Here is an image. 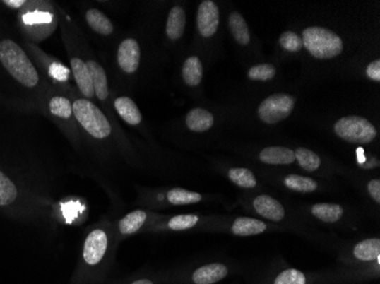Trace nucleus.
Listing matches in <instances>:
<instances>
[{"instance_id":"obj_29","label":"nucleus","mask_w":380,"mask_h":284,"mask_svg":"<svg viewBox=\"0 0 380 284\" xmlns=\"http://www.w3.org/2000/svg\"><path fill=\"white\" fill-rule=\"evenodd\" d=\"M294 153H295L296 162H299V165L304 171L316 172L321 166V158L310 149L299 147Z\"/></svg>"},{"instance_id":"obj_15","label":"nucleus","mask_w":380,"mask_h":284,"mask_svg":"<svg viewBox=\"0 0 380 284\" xmlns=\"http://www.w3.org/2000/svg\"><path fill=\"white\" fill-rule=\"evenodd\" d=\"M268 230V224L263 220L253 218H234L231 224L230 231L232 235L238 237H251L266 232Z\"/></svg>"},{"instance_id":"obj_4","label":"nucleus","mask_w":380,"mask_h":284,"mask_svg":"<svg viewBox=\"0 0 380 284\" xmlns=\"http://www.w3.org/2000/svg\"><path fill=\"white\" fill-rule=\"evenodd\" d=\"M72 108L78 123L93 138L102 140L111 136V123L105 114L91 100L85 98L76 99L72 104Z\"/></svg>"},{"instance_id":"obj_7","label":"nucleus","mask_w":380,"mask_h":284,"mask_svg":"<svg viewBox=\"0 0 380 284\" xmlns=\"http://www.w3.org/2000/svg\"><path fill=\"white\" fill-rule=\"evenodd\" d=\"M230 267L223 263H208L202 265L184 276L186 284H215L228 278Z\"/></svg>"},{"instance_id":"obj_27","label":"nucleus","mask_w":380,"mask_h":284,"mask_svg":"<svg viewBox=\"0 0 380 284\" xmlns=\"http://www.w3.org/2000/svg\"><path fill=\"white\" fill-rule=\"evenodd\" d=\"M18 188L14 181L0 170V207L11 206L18 201Z\"/></svg>"},{"instance_id":"obj_34","label":"nucleus","mask_w":380,"mask_h":284,"mask_svg":"<svg viewBox=\"0 0 380 284\" xmlns=\"http://www.w3.org/2000/svg\"><path fill=\"white\" fill-rule=\"evenodd\" d=\"M49 76L59 82H68L70 78V70L59 63H53L49 66Z\"/></svg>"},{"instance_id":"obj_11","label":"nucleus","mask_w":380,"mask_h":284,"mask_svg":"<svg viewBox=\"0 0 380 284\" xmlns=\"http://www.w3.org/2000/svg\"><path fill=\"white\" fill-rule=\"evenodd\" d=\"M70 63L71 70L73 72L76 85L79 88L80 93L88 100L94 98V85H93V78H91L87 61L79 59V57H73V59H71Z\"/></svg>"},{"instance_id":"obj_31","label":"nucleus","mask_w":380,"mask_h":284,"mask_svg":"<svg viewBox=\"0 0 380 284\" xmlns=\"http://www.w3.org/2000/svg\"><path fill=\"white\" fill-rule=\"evenodd\" d=\"M50 113L54 117L61 119H70L73 115V108L70 99L63 96H55L50 99L49 105Z\"/></svg>"},{"instance_id":"obj_1","label":"nucleus","mask_w":380,"mask_h":284,"mask_svg":"<svg viewBox=\"0 0 380 284\" xmlns=\"http://www.w3.org/2000/svg\"><path fill=\"white\" fill-rule=\"evenodd\" d=\"M111 237L107 230L96 227L85 237L81 259L72 276V284H98L109 270Z\"/></svg>"},{"instance_id":"obj_36","label":"nucleus","mask_w":380,"mask_h":284,"mask_svg":"<svg viewBox=\"0 0 380 284\" xmlns=\"http://www.w3.org/2000/svg\"><path fill=\"white\" fill-rule=\"evenodd\" d=\"M367 76H368L372 81H380V59H376V61H372L370 64L367 66Z\"/></svg>"},{"instance_id":"obj_16","label":"nucleus","mask_w":380,"mask_h":284,"mask_svg":"<svg viewBox=\"0 0 380 284\" xmlns=\"http://www.w3.org/2000/svg\"><path fill=\"white\" fill-rule=\"evenodd\" d=\"M310 213L316 220L333 224L342 220L344 216V208L340 203H319L311 206Z\"/></svg>"},{"instance_id":"obj_21","label":"nucleus","mask_w":380,"mask_h":284,"mask_svg":"<svg viewBox=\"0 0 380 284\" xmlns=\"http://www.w3.org/2000/svg\"><path fill=\"white\" fill-rule=\"evenodd\" d=\"M314 280L316 278L307 276V273L290 267L277 273L268 284H314Z\"/></svg>"},{"instance_id":"obj_2","label":"nucleus","mask_w":380,"mask_h":284,"mask_svg":"<svg viewBox=\"0 0 380 284\" xmlns=\"http://www.w3.org/2000/svg\"><path fill=\"white\" fill-rule=\"evenodd\" d=\"M0 61L5 70L24 87L33 88L39 83V74L27 54L15 41H0Z\"/></svg>"},{"instance_id":"obj_38","label":"nucleus","mask_w":380,"mask_h":284,"mask_svg":"<svg viewBox=\"0 0 380 284\" xmlns=\"http://www.w3.org/2000/svg\"><path fill=\"white\" fill-rule=\"evenodd\" d=\"M27 3L25 0H4L3 4L11 8L18 9L23 6L24 4Z\"/></svg>"},{"instance_id":"obj_10","label":"nucleus","mask_w":380,"mask_h":284,"mask_svg":"<svg viewBox=\"0 0 380 284\" xmlns=\"http://www.w3.org/2000/svg\"><path fill=\"white\" fill-rule=\"evenodd\" d=\"M255 213L271 222H281L286 216V211L280 201L269 194H259L253 199Z\"/></svg>"},{"instance_id":"obj_28","label":"nucleus","mask_w":380,"mask_h":284,"mask_svg":"<svg viewBox=\"0 0 380 284\" xmlns=\"http://www.w3.org/2000/svg\"><path fill=\"white\" fill-rule=\"evenodd\" d=\"M229 180L237 187L244 189H254L258 180L254 173L246 167H232L228 171Z\"/></svg>"},{"instance_id":"obj_20","label":"nucleus","mask_w":380,"mask_h":284,"mask_svg":"<svg viewBox=\"0 0 380 284\" xmlns=\"http://www.w3.org/2000/svg\"><path fill=\"white\" fill-rule=\"evenodd\" d=\"M184 28H186L184 9L180 6L172 7L167 16V28H165L167 38L170 40H178L182 38Z\"/></svg>"},{"instance_id":"obj_32","label":"nucleus","mask_w":380,"mask_h":284,"mask_svg":"<svg viewBox=\"0 0 380 284\" xmlns=\"http://www.w3.org/2000/svg\"><path fill=\"white\" fill-rule=\"evenodd\" d=\"M275 76V67L272 64H258L251 66L249 78L253 81H269Z\"/></svg>"},{"instance_id":"obj_33","label":"nucleus","mask_w":380,"mask_h":284,"mask_svg":"<svg viewBox=\"0 0 380 284\" xmlns=\"http://www.w3.org/2000/svg\"><path fill=\"white\" fill-rule=\"evenodd\" d=\"M279 44L285 50L290 52H299L303 47L301 37L292 31H286V32L283 33L279 38Z\"/></svg>"},{"instance_id":"obj_18","label":"nucleus","mask_w":380,"mask_h":284,"mask_svg":"<svg viewBox=\"0 0 380 284\" xmlns=\"http://www.w3.org/2000/svg\"><path fill=\"white\" fill-rule=\"evenodd\" d=\"M89 71H90L91 78H93V85H94L95 96L100 99V102H105L109 98V82L107 76L102 65L97 61L89 59L87 61Z\"/></svg>"},{"instance_id":"obj_30","label":"nucleus","mask_w":380,"mask_h":284,"mask_svg":"<svg viewBox=\"0 0 380 284\" xmlns=\"http://www.w3.org/2000/svg\"><path fill=\"white\" fill-rule=\"evenodd\" d=\"M201 218L195 214H182L173 216L167 220L165 227L170 231H187L198 225Z\"/></svg>"},{"instance_id":"obj_12","label":"nucleus","mask_w":380,"mask_h":284,"mask_svg":"<svg viewBox=\"0 0 380 284\" xmlns=\"http://www.w3.org/2000/svg\"><path fill=\"white\" fill-rule=\"evenodd\" d=\"M352 259L362 264H374L380 261V240L369 238L355 244L352 249Z\"/></svg>"},{"instance_id":"obj_6","label":"nucleus","mask_w":380,"mask_h":284,"mask_svg":"<svg viewBox=\"0 0 380 284\" xmlns=\"http://www.w3.org/2000/svg\"><path fill=\"white\" fill-rule=\"evenodd\" d=\"M295 107V99L288 93H273L264 99L258 108V115L262 122L275 124L287 119Z\"/></svg>"},{"instance_id":"obj_23","label":"nucleus","mask_w":380,"mask_h":284,"mask_svg":"<svg viewBox=\"0 0 380 284\" xmlns=\"http://www.w3.org/2000/svg\"><path fill=\"white\" fill-rule=\"evenodd\" d=\"M165 199L172 206H187L201 203L203 196L198 192L189 191L186 189L173 188L165 194Z\"/></svg>"},{"instance_id":"obj_26","label":"nucleus","mask_w":380,"mask_h":284,"mask_svg":"<svg viewBox=\"0 0 380 284\" xmlns=\"http://www.w3.org/2000/svg\"><path fill=\"white\" fill-rule=\"evenodd\" d=\"M229 28L234 35V40L242 46H246L251 41V32L246 23L243 15L238 12H232L229 16Z\"/></svg>"},{"instance_id":"obj_24","label":"nucleus","mask_w":380,"mask_h":284,"mask_svg":"<svg viewBox=\"0 0 380 284\" xmlns=\"http://www.w3.org/2000/svg\"><path fill=\"white\" fill-rule=\"evenodd\" d=\"M284 186L292 191L299 194H312L319 189V183L312 177L304 175L290 174L284 177Z\"/></svg>"},{"instance_id":"obj_35","label":"nucleus","mask_w":380,"mask_h":284,"mask_svg":"<svg viewBox=\"0 0 380 284\" xmlns=\"http://www.w3.org/2000/svg\"><path fill=\"white\" fill-rule=\"evenodd\" d=\"M367 190L372 201L376 203H380V180L379 179H374L370 181L367 186Z\"/></svg>"},{"instance_id":"obj_13","label":"nucleus","mask_w":380,"mask_h":284,"mask_svg":"<svg viewBox=\"0 0 380 284\" xmlns=\"http://www.w3.org/2000/svg\"><path fill=\"white\" fill-rule=\"evenodd\" d=\"M147 220H148V213L146 211H143V209L132 211L117 222V235L122 238L136 235L143 229Z\"/></svg>"},{"instance_id":"obj_25","label":"nucleus","mask_w":380,"mask_h":284,"mask_svg":"<svg viewBox=\"0 0 380 284\" xmlns=\"http://www.w3.org/2000/svg\"><path fill=\"white\" fill-rule=\"evenodd\" d=\"M87 23L94 30L95 32L102 35H109L114 31V26L111 20L100 9L91 8L85 13Z\"/></svg>"},{"instance_id":"obj_22","label":"nucleus","mask_w":380,"mask_h":284,"mask_svg":"<svg viewBox=\"0 0 380 284\" xmlns=\"http://www.w3.org/2000/svg\"><path fill=\"white\" fill-rule=\"evenodd\" d=\"M182 78L189 87H197L203 78V64L197 56H190L182 65Z\"/></svg>"},{"instance_id":"obj_9","label":"nucleus","mask_w":380,"mask_h":284,"mask_svg":"<svg viewBox=\"0 0 380 284\" xmlns=\"http://www.w3.org/2000/svg\"><path fill=\"white\" fill-rule=\"evenodd\" d=\"M117 64L126 74L137 72L141 64V47L136 39L128 38L123 40L117 49Z\"/></svg>"},{"instance_id":"obj_5","label":"nucleus","mask_w":380,"mask_h":284,"mask_svg":"<svg viewBox=\"0 0 380 284\" xmlns=\"http://www.w3.org/2000/svg\"><path fill=\"white\" fill-rule=\"evenodd\" d=\"M333 131L340 139L357 145L370 143L377 136V130L370 121L355 115L338 119L333 124Z\"/></svg>"},{"instance_id":"obj_19","label":"nucleus","mask_w":380,"mask_h":284,"mask_svg":"<svg viewBox=\"0 0 380 284\" xmlns=\"http://www.w3.org/2000/svg\"><path fill=\"white\" fill-rule=\"evenodd\" d=\"M114 107L124 122L130 125L141 124L143 119L141 110L129 97L122 96L115 99Z\"/></svg>"},{"instance_id":"obj_3","label":"nucleus","mask_w":380,"mask_h":284,"mask_svg":"<svg viewBox=\"0 0 380 284\" xmlns=\"http://www.w3.org/2000/svg\"><path fill=\"white\" fill-rule=\"evenodd\" d=\"M302 42L314 59H331L344 49L342 38L331 30L322 26H310L303 31Z\"/></svg>"},{"instance_id":"obj_14","label":"nucleus","mask_w":380,"mask_h":284,"mask_svg":"<svg viewBox=\"0 0 380 284\" xmlns=\"http://www.w3.org/2000/svg\"><path fill=\"white\" fill-rule=\"evenodd\" d=\"M259 160L266 165H290L295 162V153L283 146H273L262 149Z\"/></svg>"},{"instance_id":"obj_37","label":"nucleus","mask_w":380,"mask_h":284,"mask_svg":"<svg viewBox=\"0 0 380 284\" xmlns=\"http://www.w3.org/2000/svg\"><path fill=\"white\" fill-rule=\"evenodd\" d=\"M126 284H158V282L154 276H138L126 282Z\"/></svg>"},{"instance_id":"obj_17","label":"nucleus","mask_w":380,"mask_h":284,"mask_svg":"<svg viewBox=\"0 0 380 284\" xmlns=\"http://www.w3.org/2000/svg\"><path fill=\"white\" fill-rule=\"evenodd\" d=\"M214 124L213 114L204 108H193L186 117V125L193 132H205Z\"/></svg>"},{"instance_id":"obj_8","label":"nucleus","mask_w":380,"mask_h":284,"mask_svg":"<svg viewBox=\"0 0 380 284\" xmlns=\"http://www.w3.org/2000/svg\"><path fill=\"white\" fill-rule=\"evenodd\" d=\"M197 29L203 38H210L217 33L220 24V12L217 4L204 0L199 4L196 18Z\"/></svg>"}]
</instances>
